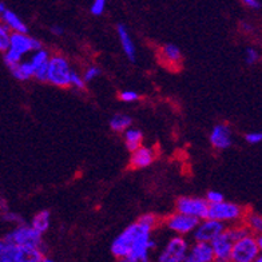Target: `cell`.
Masks as SVG:
<instances>
[{"label": "cell", "mask_w": 262, "mask_h": 262, "mask_svg": "<svg viewBox=\"0 0 262 262\" xmlns=\"http://www.w3.org/2000/svg\"><path fill=\"white\" fill-rule=\"evenodd\" d=\"M152 229L143 225L142 222L137 221L135 224L130 225L128 228L124 229L121 234L118 235L111 244V253L115 258L118 259H126L127 255L130 254L131 249L135 242L138 241L139 238L146 233H151Z\"/></svg>", "instance_id": "cell-1"}, {"label": "cell", "mask_w": 262, "mask_h": 262, "mask_svg": "<svg viewBox=\"0 0 262 262\" xmlns=\"http://www.w3.org/2000/svg\"><path fill=\"white\" fill-rule=\"evenodd\" d=\"M0 261L2 262H41L46 259L45 252L40 248H27L14 242L2 239L0 242Z\"/></svg>", "instance_id": "cell-2"}, {"label": "cell", "mask_w": 262, "mask_h": 262, "mask_svg": "<svg viewBox=\"0 0 262 262\" xmlns=\"http://www.w3.org/2000/svg\"><path fill=\"white\" fill-rule=\"evenodd\" d=\"M259 253V246L257 242V237L249 234L246 237L238 239L233 245L231 261L234 262H253L257 261Z\"/></svg>", "instance_id": "cell-3"}, {"label": "cell", "mask_w": 262, "mask_h": 262, "mask_svg": "<svg viewBox=\"0 0 262 262\" xmlns=\"http://www.w3.org/2000/svg\"><path fill=\"white\" fill-rule=\"evenodd\" d=\"M3 239L14 242L16 245L27 246V248H40L41 249V233H39L34 226L19 225L14 230L4 235Z\"/></svg>", "instance_id": "cell-4"}, {"label": "cell", "mask_w": 262, "mask_h": 262, "mask_svg": "<svg viewBox=\"0 0 262 262\" xmlns=\"http://www.w3.org/2000/svg\"><path fill=\"white\" fill-rule=\"evenodd\" d=\"M71 69L69 62L63 56H51L49 63V79L47 82L52 83L58 87L71 86Z\"/></svg>", "instance_id": "cell-5"}, {"label": "cell", "mask_w": 262, "mask_h": 262, "mask_svg": "<svg viewBox=\"0 0 262 262\" xmlns=\"http://www.w3.org/2000/svg\"><path fill=\"white\" fill-rule=\"evenodd\" d=\"M244 209L239 205L233 204V202H218V204H213L209 206V213L207 217L221 221L224 224L226 222H238L244 218Z\"/></svg>", "instance_id": "cell-6"}, {"label": "cell", "mask_w": 262, "mask_h": 262, "mask_svg": "<svg viewBox=\"0 0 262 262\" xmlns=\"http://www.w3.org/2000/svg\"><path fill=\"white\" fill-rule=\"evenodd\" d=\"M187 253H189V245L182 235H177L171 238L163 252L159 254V262H182L186 261Z\"/></svg>", "instance_id": "cell-7"}, {"label": "cell", "mask_w": 262, "mask_h": 262, "mask_svg": "<svg viewBox=\"0 0 262 262\" xmlns=\"http://www.w3.org/2000/svg\"><path fill=\"white\" fill-rule=\"evenodd\" d=\"M200 221V218L177 211V213L169 215V218L166 220V226L171 231H174L176 234L187 235L190 233H194Z\"/></svg>", "instance_id": "cell-8"}, {"label": "cell", "mask_w": 262, "mask_h": 262, "mask_svg": "<svg viewBox=\"0 0 262 262\" xmlns=\"http://www.w3.org/2000/svg\"><path fill=\"white\" fill-rule=\"evenodd\" d=\"M209 206H210V204L206 200L193 198V196H181L177 200L176 204L177 211L189 214V215H193V217L200 218V220L207 218Z\"/></svg>", "instance_id": "cell-9"}, {"label": "cell", "mask_w": 262, "mask_h": 262, "mask_svg": "<svg viewBox=\"0 0 262 262\" xmlns=\"http://www.w3.org/2000/svg\"><path fill=\"white\" fill-rule=\"evenodd\" d=\"M225 230H226V226H225L224 222L207 217L201 220L196 229L194 230L193 235L195 241L211 242L214 238L222 234Z\"/></svg>", "instance_id": "cell-10"}, {"label": "cell", "mask_w": 262, "mask_h": 262, "mask_svg": "<svg viewBox=\"0 0 262 262\" xmlns=\"http://www.w3.org/2000/svg\"><path fill=\"white\" fill-rule=\"evenodd\" d=\"M8 49L17 52V54H20V55H26L28 52H34L36 50H40L41 43L39 40H36V39L23 34V32H12L10 47Z\"/></svg>", "instance_id": "cell-11"}, {"label": "cell", "mask_w": 262, "mask_h": 262, "mask_svg": "<svg viewBox=\"0 0 262 262\" xmlns=\"http://www.w3.org/2000/svg\"><path fill=\"white\" fill-rule=\"evenodd\" d=\"M233 245H234V241L231 239L226 230L222 234L218 235L217 238H214L213 241H211V246H213L215 261H231Z\"/></svg>", "instance_id": "cell-12"}, {"label": "cell", "mask_w": 262, "mask_h": 262, "mask_svg": "<svg viewBox=\"0 0 262 262\" xmlns=\"http://www.w3.org/2000/svg\"><path fill=\"white\" fill-rule=\"evenodd\" d=\"M215 259L211 242L195 241L187 253L186 262H211Z\"/></svg>", "instance_id": "cell-13"}, {"label": "cell", "mask_w": 262, "mask_h": 262, "mask_svg": "<svg viewBox=\"0 0 262 262\" xmlns=\"http://www.w3.org/2000/svg\"><path fill=\"white\" fill-rule=\"evenodd\" d=\"M210 142L215 148L225 150L229 148L233 143V137L229 126L226 124H217L210 133Z\"/></svg>", "instance_id": "cell-14"}, {"label": "cell", "mask_w": 262, "mask_h": 262, "mask_svg": "<svg viewBox=\"0 0 262 262\" xmlns=\"http://www.w3.org/2000/svg\"><path fill=\"white\" fill-rule=\"evenodd\" d=\"M154 158H156V152H154L152 148L141 146V147L131 152L130 163L134 169H143V167H147V166L151 165Z\"/></svg>", "instance_id": "cell-15"}, {"label": "cell", "mask_w": 262, "mask_h": 262, "mask_svg": "<svg viewBox=\"0 0 262 262\" xmlns=\"http://www.w3.org/2000/svg\"><path fill=\"white\" fill-rule=\"evenodd\" d=\"M117 31H118V36H119V41H121V46H122V49H123L124 54H126V56L130 59L131 62H134L137 52H135L134 41H133V39H131L130 34H128L127 31V28H126V26L119 25L117 28Z\"/></svg>", "instance_id": "cell-16"}, {"label": "cell", "mask_w": 262, "mask_h": 262, "mask_svg": "<svg viewBox=\"0 0 262 262\" xmlns=\"http://www.w3.org/2000/svg\"><path fill=\"white\" fill-rule=\"evenodd\" d=\"M2 14V19H3V23L6 26H7L8 28H10L11 31L12 32H23V34H27L28 28L27 26L23 23V20H21L20 17L17 16L15 12H12V11L10 10H6L3 11V12H0Z\"/></svg>", "instance_id": "cell-17"}, {"label": "cell", "mask_w": 262, "mask_h": 262, "mask_svg": "<svg viewBox=\"0 0 262 262\" xmlns=\"http://www.w3.org/2000/svg\"><path fill=\"white\" fill-rule=\"evenodd\" d=\"M161 59L165 64L180 66L181 60H182V54L176 45H166L161 50Z\"/></svg>", "instance_id": "cell-18"}, {"label": "cell", "mask_w": 262, "mask_h": 262, "mask_svg": "<svg viewBox=\"0 0 262 262\" xmlns=\"http://www.w3.org/2000/svg\"><path fill=\"white\" fill-rule=\"evenodd\" d=\"M11 73H12V75L16 79L27 80L30 78H35V67L31 60H26V62L21 60L19 64H16L15 67L11 69Z\"/></svg>", "instance_id": "cell-19"}, {"label": "cell", "mask_w": 262, "mask_h": 262, "mask_svg": "<svg viewBox=\"0 0 262 262\" xmlns=\"http://www.w3.org/2000/svg\"><path fill=\"white\" fill-rule=\"evenodd\" d=\"M142 139H143V135H142L141 131L138 128H130L124 131V143H126V147L130 150L131 152L137 150L138 147L142 146Z\"/></svg>", "instance_id": "cell-20"}, {"label": "cell", "mask_w": 262, "mask_h": 262, "mask_svg": "<svg viewBox=\"0 0 262 262\" xmlns=\"http://www.w3.org/2000/svg\"><path fill=\"white\" fill-rule=\"evenodd\" d=\"M32 226H34L39 233H46L50 228V213L47 210H41L39 211L36 215L32 220Z\"/></svg>", "instance_id": "cell-21"}, {"label": "cell", "mask_w": 262, "mask_h": 262, "mask_svg": "<svg viewBox=\"0 0 262 262\" xmlns=\"http://www.w3.org/2000/svg\"><path fill=\"white\" fill-rule=\"evenodd\" d=\"M131 126V118L128 115L118 114L110 119V127L117 133L126 131Z\"/></svg>", "instance_id": "cell-22"}, {"label": "cell", "mask_w": 262, "mask_h": 262, "mask_svg": "<svg viewBox=\"0 0 262 262\" xmlns=\"http://www.w3.org/2000/svg\"><path fill=\"white\" fill-rule=\"evenodd\" d=\"M245 224L252 233L254 234H262V215L255 213L248 214L245 217Z\"/></svg>", "instance_id": "cell-23"}, {"label": "cell", "mask_w": 262, "mask_h": 262, "mask_svg": "<svg viewBox=\"0 0 262 262\" xmlns=\"http://www.w3.org/2000/svg\"><path fill=\"white\" fill-rule=\"evenodd\" d=\"M50 59H51V56H50L49 51H46V50L40 49L32 52V56L30 60H31L32 64H34L35 73H36V70H38L39 67H41V66L49 64Z\"/></svg>", "instance_id": "cell-24"}, {"label": "cell", "mask_w": 262, "mask_h": 262, "mask_svg": "<svg viewBox=\"0 0 262 262\" xmlns=\"http://www.w3.org/2000/svg\"><path fill=\"white\" fill-rule=\"evenodd\" d=\"M228 231V234L230 235V238L233 241H238V239H241V238L246 237V235L252 234V231L250 229L245 225H235V226H231V228L226 229Z\"/></svg>", "instance_id": "cell-25"}, {"label": "cell", "mask_w": 262, "mask_h": 262, "mask_svg": "<svg viewBox=\"0 0 262 262\" xmlns=\"http://www.w3.org/2000/svg\"><path fill=\"white\" fill-rule=\"evenodd\" d=\"M11 35H12V31L6 25L0 26V50L3 52H6L10 47V41H11Z\"/></svg>", "instance_id": "cell-26"}, {"label": "cell", "mask_w": 262, "mask_h": 262, "mask_svg": "<svg viewBox=\"0 0 262 262\" xmlns=\"http://www.w3.org/2000/svg\"><path fill=\"white\" fill-rule=\"evenodd\" d=\"M21 58H23V55H20V54H17V52L12 51V50L10 49L4 52V63H6V66H7L10 70L12 69V67H15L16 64H19V63L21 62Z\"/></svg>", "instance_id": "cell-27"}, {"label": "cell", "mask_w": 262, "mask_h": 262, "mask_svg": "<svg viewBox=\"0 0 262 262\" xmlns=\"http://www.w3.org/2000/svg\"><path fill=\"white\" fill-rule=\"evenodd\" d=\"M107 0H94L93 4H91V14L95 15V16H99L104 12L106 10Z\"/></svg>", "instance_id": "cell-28"}, {"label": "cell", "mask_w": 262, "mask_h": 262, "mask_svg": "<svg viewBox=\"0 0 262 262\" xmlns=\"http://www.w3.org/2000/svg\"><path fill=\"white\" fill-rule=\"evenodd\" d=\"M86 80L83 76H80L79 74H76L75 71H73L71 74V87H75L78 90H84V87H86Z\"/></svg>", "instance_id": "cell-29"}, {"label": "cell", "mask_w": 262, "mask_h": 262, "mask_svg": "<svg viewBox=\"0 0 262 262\" xmlns=\"http://www.w3.org/2000/svg\"><path fill=\"white\" fill-rule=\"evenodd\" d=\"M139 222H142L143 225L148 226V228H151L152 230L156 229L157 224H158V218L154 215V214H145V215H142L141 218L138 220Z\"/></svg>", "instance_id": "cell-30"}, {"label": "cell", "mask_w": 262, "mask_h": 262, "mask_svg": "<svg viewBox=\"0 0 262 262\" xmlns=\"http://www.w3.org/2000/svg\"><path fill=\"white\" fill-rule=\"evenodd\" d=\"M206 201L210 205L213 204H218V202H222L224 200V195H222L220 191H214V190H210V191H207L206 194Z\"/></svg>", "instance_id": "cell-31"}, {"label": "cell", "mask_w": 262, "mask_h": 262, "mask_svg": "<svg viewBox=\"0 0 262 262\" xmlns=\"http://www.w3.org/2000/svg\"><path fill=\"white\" fill-rule=\"evenodd\" d=\"M246 142L250 143V145H258L262 142V131H253V133H249L245 137Z\"/></svg>", "instance_id": "cell-32"}, {"label": "cell", "mask_w": 262, "mask_h": 262, "mask_svg": "<svg viewBox=\"0 0 262 262\" xmlns=\"http://www.w3.org/2000/svg\"><path fill=\"white\" fill-rule=\"evenodd\" d=\"M119 99L123 100V102H135V100L139 99V94L131 90L122 91V93L119 94Z\"/></svg>", "instance_id": "cell-33"}, {"label": "cell", "mask_w": 262, "mask_h": 262, "mask_svg": "<svg viewBox=\"0 0 262 262\" xmlns=\"http://www.w3.org/2000/svg\"><path fill=\"white\" fill-rule=\"evenodd\" d=\"M98 75H100V70L98 69V67H95V66H91V67H89V69L86 70V73H84L83 78H84L86 82H91V80H94L95 78H98Z\"/></svg>", "instance_id": "cell-34"}, {"label": "cell", "mask_w": 262, "mask_h": 262, "mask_svg": "<svg viewBox=\"0 0 262 262\" xmlns=\"http://www.w3.org/2000/svg\"><path fill=\"white\" fill-rule=\"evenodd\" d=\"M259 59L258 51L255 49H248L245 52V60L248 64H254Z\"/></svg>", "instance_id": "cell-35"}, {"label": "cell", "mask_w": 262, "mask_h": 262, "mask_svg": "<svg viewBox=\"0 0 262 262\" xmlns=\"http://www.w3.org/2000/svg\"><path fill=\"white\" fill-rule=\"evenodd\" d=\"M242 3L245 4L246 7L252 8V10H258V8L261 7L259 0H242Z\"/></svg>", "instance_id": "cell-36"}, {"label": "cell", "mask_w": 262, "mask_h": 262, "mask_svg": "<svg viewBox=\"0 0 262 262\" xmlns=\"http://www.w3.org/2000/svg\"><path fill=\"white\" fill-rule=\"evenodd\" d=\"M3 220L4 221L11 222V224H16V222L20 221V218H17L16 214H14V213H6L4 214Z\"/></svg>", "instance_id": "cell-37"}, {"label": "cell", "mask_w": 262, "mask_h": 262, "mask_svg": "<svg viewBox=\"0 0 262 262\" xmlns=\"http://www.w3.org/2000/svg\"><path fill=\"white\" fill-rule=\"evenodd\" d=\"M51 32L54 35H58V36H60V35H63V32H64V30H63L60 26H52L51 27Z\"/></svg>", "instance_id": "cell-38"}, {"label": "cell", "mask_w": 262, "mask_h": 262, "mask_svg": "<svg viewBox=\"0 0 262 262\" xmlns=\"http://www.w3.org/2000/svg\"><path fill=\"white\" fill-rule=\"evenodd\" d=\"M257 242H258V246H259V250L262 253V234L257 235Z\"/></svg>", "instance_id": "cell-39"}, {"label": "cell", "mask_w": 262, "mask_h": 262, "mask_svg": "<svg viewBox=\"0 0 262 262\" xmlns=\"http://www.w3.org/2000/svg\"><path fill=\"white\" fill-rule=\"evenodd\" d=\"M257 262H262V253H259L258 258H257Z\"/></svg>", "instance_id": "cell-40"}]
</instances>
